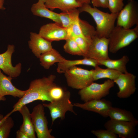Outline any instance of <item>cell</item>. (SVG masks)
<instances>
[{"label": "cell", "instance_id": "cell-16", "mask_svg": "<svg viewBox=\"0 0 138 138\" xmlns=\"http://www.w3.org/2000/svg\"><path fill=\"white\" fill-rule=\"evenodd\" d=\"M28 45L35 56L39 58L42 54L53 48L51 42L45 39L39 33L33 32L30 33Z\"/></svg>", "mask_w": 138, "mask_h": 138}, {"label": "cell", "instance_id": "cell-6", "mask_svg": "<svg viewBox=\"0 0 138 138\" xmlns=\"http://www.w3.org/2000/svg\"><path fill=\"white\" fill-rule=\"evenodd\" d=\"M70 92L65 91L63 97L60 99L52 101L49 103L42 104L44 107L48 108L50 111L52 124L58 118L62 120L64 119L65 113L67 111L76 114L73 109L74 105L70 100Z\"/></svg>", "mask_w": 138, "mask_h": 138}, {"label": "cell", "instance_id": "cell-34", "mask_svg": "<svg viewBox=\"0 0 138 138\" xmlns=\"http://www.w3.org/2000/svg\"><path fill=\"white\" fill-rule=\"evenodd\" d=\"M17 138H28V136L23 131L19 129L16 132Z\"/></svg>", "mask_w": 138, "mask_h": 138}, {"label": "cell", "instance_id": "cell-5", "mask_svg": "<svg viewBox=\"0 0 138 138\" xmlns=\"http://www.w3.org/2000/svg\"><path fill=\"white\" fill-rule=\"evenodd\" d=\"M114 84L113 80L109 79L102 84L93 82L80 89L78 94L81 100L84 102L101 99L109 94L110 89L114 86Z\"/></svg>", "mask_w": 138, "mask_h": 138}, {"label": "cell", "instance_id": "cell-32", "mask_svg": "<svg viewBox=\"0 0 138 138\" xmlns=\"http://www.w3.org/2000/svg\"><path fill=\"white\" fill-rule=\"evenodd\" d=\"M62 26L68 29L71 26L72 20L68 12H62L59 13Z\"/></svg>", "mask_w": 138, "mask_h": 138}, {"label": "cell", "instance_id": "cell-10", "mask_svg": "<svg viewBox=\"0 0 138 138\" xmlns=\"http://www.w3.org/2000/svg\"><path fill=\"white\" fill-rule=\"evenodd\" d=\"M137 124L132 122L110 119L104 124L106 129L121 138H132L135 135Z\"/></svg>", "mask_w": 138, "mask_h": 138}, {"label": "cell", "instance_id": "cell-9", "mask_svg": "<svg viewBox=\"0 0 138 138\" xmlns=\"http://www.w3.org/2000/svg\"><path fill=\"white\" fill-rule=\"evenodd\" d=\"M109 45L108 38L99 37L96 35L92 39L88 52L84 57L90 58L98 61L109 59Z\"/></svg>", "mask_w": 138, "mask_h": 138}, {"label": "cell", "instance_id": "cell-13", "mask_svg": "<svg viewBox=\"0 0 138 138\" xmlns=\"http://www.w3.org/2000/svg\"><path fill=\"white\" fill-rule=\"evenodd\" d=\"M15 51V46L13 44L8 45L7 50L0 54V69L6 74L12 78H16L20 75L21 64L19 63L13 66L12 62V56Z\"/></svg>", "mask_w": 138, "mask_h": 138}, {"label": "cell", "instance_id": "cell-39", "mask_svg": "<svg viewBox=\"0 0 138 138\" xmlns=\"http://www.w3.org/2000/svg\"><path fill=\"white\" fill-rule=\"evenodd\" d=\"M40 0V1H43L44 3V2H45V0Z\"/></svg>", "mask_w": 138, "mask_h": 138}, {"label": "cell", "instance_id": "cell-38", "mask_svg": "<svg viewBox=\"0 0 138 138\" xmlns=\"http://www.w3.org/2000/svg\"><path fill=\"white\" fill-rule=\"evenodd\" d=\"M4 117L3 115L0 114V121L4 118Z\"/></svg>", "mask_w": 138, "mask_h": 138}, {"label": "cell", "instance_id": "cell-23", "mask_svg": "<svg viewBox=\"0 0 138 138\" xmlns=\"http://www.w3.org/2000/svg\"><path fill=\"white\" fill-rule=\"evenodd\" d=\"M108 116L110 119L138 124V120L135 118L132 112L124 109L112 106L108 112Z\"/></svg>", "mask_w": 138, "mask_h": 138}, {"label": "cell", "instance_id": "cell-29", "mask_svg": "<svg viewBox=\"0 0 138 138\" xmlns=\"http://www.w3.org/2000/svg\"><path fill=\"white\" fill-rule=\"evenodd\" d=\"M124 0H108V8L112 13H119L124 7Z\"/></svg>", "mask_w": 138, "mask_h": 138}, {"label": "cell", "instance_id": "cell-28", "mask_svg": "<svg viewBox=\"0 0 138 138\" xmlns=\"http://www.w3.org/2000/svg\"><path fill=\"white\" fill-rule=\"evenodd\" d=\"M65 92L61 87L55 84L50 88L49 96L52 101L61 98L64 95Z\"/></svg>", "mask_w": 138, "mask_h": 138}, {"label": "cell", "instance_id": "cell-15", "mask_svg": "<svg viewBox=\"0 0 138 138\" xmlns=\"http://www.w3.org/2000/svg\"><path fill=\"white\" fill-rule=\"evenodd\" d=\"M73 104L74 106L97 113L105 118L108 117V112L112 106L111 101L104 99L93 100L83 103Z\"/></svg>", "mask_w": 138, "mask_h": 138}, {"label": "cell", "instance_id": "cell-31", "mask_svg": "<svg viewBox=\"0 0 138 138\" xmlns=\"http://www.w3.org/2000/svg\"><path fill=\"white\" fill-rule=\"evenodd\" d=\"M71 38H72L76 42L83 54L84 57L88 52L89 43L85 39L80 37H75Z\"/></svg>", "mask_w": 138, "mask_h": 138}, {"label": "cell", "instance_id": "cell-19", "mask_svg": "<svg viewBox=\"0 0 138 138\" xmlns=\"http://www.w3.org/2000/svg\"><path fill=\"white\" fill-rule=\"evenodd\" d=\"M44 3L49 9L53 10L57 8L62 12H68L82 5L77 0H45Z\"/></svg>", "mask_w": 138, "mask_h": 138}, {"label": "cell", "instance_id": "cell-20", "mask_svg": "<svg viewBox=\"0 0 138 138\" xmlns=\"http://www.w3.org/2000/svg\"><path fill=\"white\" fill-rule=\"evenodd\" d=\"M78 65L89 66L95 68L99 65L98 61L89 58L84 57L82 59L74 60L66 59L63 62L58 63L57 71L59 73H64L70 68Z\"/></svg>", "mask_w": 138, "mask_h": 138}, {"label": "cell", "instance_id": "cell-3", "mask_svg": "<svg viewBox=\"0 0 138 138\" xmlns=\"http://www.w3.org/2000/svg\"><path fill=\"white\" fill-rule=\"evenodd\" d=\"M138 37V25L133 28L129 29L115 26L108 38L109 51L112 53H116L129 45Z\"/></svg>", "mask_w": 138, "mask_h": 138}, {"label": "cell", "instance_id": "cell-18", "mask_svg": "<svg viewBox=\"0 0 138 138\" xmlns=\"http://www.w3.org/2000/svg\"><path fill=\"white\" fill-rule=\"evenodd\" d=\"M31 10L34 15L49 19L62 26L59 13L53 12L47 8L43 1L38 0L37 2L32 5Z\"/></svg>", "mask_w": 138, "mask_h": 138}, {"label": "cell", "instance_id": "cell-37", "mask_svg": "<svg viewBox=\"0 0 138 138\" xmlns=\"http://www.w3.org/2000/svg\"><path fill=\"white\" fill-rule=\"evenodd\" d=\"M6 100V98L4 96H0V101H5Z\"/></svg>", "mask_w": 138, "mask_h": 138}, {"label": "cell", "instance_id": "cell-2", "mask_svg": "<svg viewBox=\"0 0 138 138\" xmlns=\"http://www.w3.org/2000/svg\"><path fill=\"white\" fill-rule=\"evenodd\" d=\"M78 9L80 13H87L93 18L96 25V36L99 37L108 38L115 26V22L119 13H105L86 4L82 5Z\"/></svg>", "mask_w": 138, "mask_h": 138}, {"label": "cell", "instance_id": "cell-4", "mask_svg": "<svg viewBox=\"0 0 138 138\" xmlns=\"http://www.w3.org/2000/svg\"><path fill=\"white\" fill-rule=\"evenodd\" d=\"M64 73L68 85L73 88L80 89L94 81L92 70L75 66L70 68Z\"/></svg>", "mask_w": 138, "mask_h": 138}, {"label": "cell", "instance_id": "cell-24", "mask_svg": "<svg viewBox=\"0 0 138 138\" xmlns=\"http://www.w3.org/2000/svg\"><path fill=\"white\" fill-rule=\"evenodd\" d=\"M129 61V57L127 55H124L117 60H113L109 59L98 61L99 65H104L107 68L124 73L128 72L126 65Z\"/></svg>", "mask_w": 138, "mask_h": 138}, {"label": "cell", "instance_id": "cell-22", "mask_svg": "<svg viewBox=\"0 0 138 138\" xmlns=\"http://www.w3.org/2000/svg\"><path fill=\"white\" fill-rule=\"evenodd\" d=\"M39 59L41 65L46 69H49L55 63L62 62L66 59L53 48L42 54Z\"/></svg>", "mask_w": 138, "mask_h": 138}, {"label": "cell", "instance_id": "cell-25", "mask_svg": "<svg viewBox=\"0 0 138 138\" xmlns=\"http://www.w3.org/2000/svg\"><path fill=\"white\" fill-rule=\"evenodd\" d=\"M92 70V76L94 81L103 78H108L113 81L122 73L108 68L105 69L101 68L99 66Z\"/></svg>", "mask_w": 138, "mask_h": 138}, {"label": "cell", "instance_id": "cell-33", "mask_svg": "<svg viewBox=\"0 0 138 138\" xmlns=\"http://www.w3.org/2000/svg\"><path fill=\"white\" fill-rule=\"evenodd\" d=\"M94 7L108 8V0H90Z\"/></svg>", "mask_w": 138, "mask_h": 138}, {"label": "cell", "instance_id": "cell-40", "mask_svg": "<svg viewBox=\"0 0 138 138\" xmlns=\"http://www.w3.org/2000/svg\"><path fill=\"white\" fill-rule=\"evenodd\" d=\"M133 0H128V1H132Z\"/></svg>", "mask_w": 138, "mask_h": 138}, {"label": "cell", "instance_id": "cell-30", "mask_svg": "<svg viewBox=\"0 0 138 138\" xmlns=\"http://www.w3.org/2000/svg\"><path fill=\"white\" fill-rule=\"evenodd\" d=\"M91 132L98 138H117L118 137L117 135L107 129L93 130Z\"/></svg>", "mask_w": 138, "mask_h": 138}, {"label": "cell", "instance_id": "cell-21", "mask_svg": "<svg viewBox=\"0 0 138 138\" xmlns=\"http://www.w3.org/2000/svg\"><path fill=\"white\" fill-rule=\"evenodd\" d=\"M22 115L23 122L19 129L24 133L28 138H36L35 131L31 117V113L26 105L21 107L18 110Z\"/></svg>", "mask_w": 138, "mask_h": 138}, {"label": "cell", "instance_id": "cell-12", "mask_svg": "<svg viewBox=\"0 0 138 138\" xmlns=\"http://www.w3.org/2000/svg\"><path fill=\"white\" fill-rule=\"evenodd\" d=\"M38 33L45 39L51 42L65 40L68 38L67 29L55 22L42 26Z\"/></svg>", "mask_w": 138, "mask_h": 138}, {"label": "cell", "instance_id": "cell-26", "mask_svg": "<svg viewBox=\"0 0 138 138\" xmlns=\"http://www.w3.org/2000/svg\"><path fill=\"white\" fill-rule=\"evenodd\" d=\"M14 125L11 117L6 115L0 121V138H7Z\"/></svg>", "mask_w": 138, "mask_h": 138}, {"label": "cell", "instance_id": "cell-1", "mask_svg": "<svg viewBox=\"0 0 138 138\" xmlns=\"http://www.w3.org/2000/svg\"><path fill=\"white\" fill-rule=\"evenodd\" d=\"M55 75L52 74L32 81L24 95L14 105L13 109L8 114L10 116L13 113L18 111L22 106L36 100L51 102L49 96V91L55 84Z\"/></svg>", "mask_w": 138, "mask_h": 138}, {"label": "cell", "instance_id": "cell-17", "mask_svg": "<svg viewBox=\"0 0 138 138\" xmlns=\"http://www.w3.org/2000/svg\"><path fill=\"white\" fill-rule=\"evenodd\" d=\"M1 70L0 69V96H4L10 95L20 98L22 97L26 90H21L15 87L12 82V78L4 75Z\"/></svg>", "mask_w": 138, "mask_h": 138}, {"label": "cell", "instance_id": "cell-14", "mask_svg": "<svg viewBox=\"0 0 138 138\" xmlns=\"http://www.w3.org/2000/svg\"><path fill=\"white\" fill-rule=\"evenodd\" d=\"M70 31L71 37H80L89 43L92 39L96 35L94 27L88 22L80 18L73 22Z\"/></svg>", "mask_w": 138, "mask_h": 138}, {"label": "cell", "instance_id": "cell-7", "mask_svg": "<svg viewBox=\"0 0 138 138\" xmlns=\"http://www.w3.org/2000/svg\"><path fill=\"white\" fill-rule=\"evenodd\" d=\"M44 107L42 104H38L34 107L31 113L35 132L38 138H54L51 134L52 130L48 128Z\"/></svg>", "mask_w": 138, "mask_h": 138}, {"label": "cell", "instance_id": "cell-35", "mask_svg": "<svg viewBox=\"0 0 138 138\" xmlns=\"http://www.w3.org/2000/svg\"><path fill=\"white\" fill-rule=\"evenodd\" d=\"M79 3L82 5L83 4H89L91 2L90 0H77Z\"/></svg>", "mask_w": 138, "mask_h": 138}, {"label": "cell", "instance_id": "cell-8", "mask_svg": "<svg viewBox=\"0 0 138 138\" xmlns=\"http://www.w3.org/2000/svg\"><path fill=\"white\" fill-rule=\"evenodd\" d=\"M116 26L129 29L138 25V7L134 0L129 1L118 13Z\"/></svg>", "mask_w": 138, "mask_h": 138}, {"label": "cell", "instance_id": "cell-11", "mask_svg": "<svg viewBox=\"0 0 138 138\" xmlns=\"http://www.w3.org/2000/svg\"><path fill=\"white\" fill-rule=\"evenodd\" d=\"M136 76L128 72L121 73L113 80L118 85L119 91L117 94V96L120 98H128L135 92Z\"/></svg>", "mask_w": 138, "mask_h": 138}, {"label": "cell", "instance_id": "cell-27", "mask_svg": "<svg viewBox=\"0 0 138 138\" xmlns=\"http://www.w3.org/2000/svg\"><path fill=\"white\" fill-rule=\"evenodd\" d=\"M65 40L66 42L63 46V48L66 52L73 55L83 56V54L76 42L72 38H68Z\"/></svg>", "mask_w": 138, "mask_h": 138}, {"label": "cell", "instance_id": "cell-36", "mask_svg": "<svg viewBox=\"0 0 138 138\" xmlns=\"http://www.w3.org/2000/svg\"><path fill=\"white\" fill-rule=\"evenodd\" d=\"M4 0H0V9L4 10L5 8L4 6Z\"/></svg>", "mask_w": 138, "mask_h": 138}]
</instances>
